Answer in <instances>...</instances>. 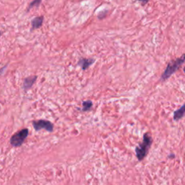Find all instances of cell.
<instances>
[{"label":"cell","mask_w":185,"mask_h":185,"mask_svg":"<svg viewBox=\"0 0 185 185\" xmlns=\"http://www.w3.org/2000/svg\"><path fill=\"white\" fill-rule=\"evenodd\" d=\"M152 144H153V138L150 133L146 132L144 134L142 142L139 143L135 148L136 157L139 161H142L147 156Z\"/></svg>","instance_id":"cell-1"},{"label":"cell","mask_w":185,"mask_h":185,"mask_svg":"<svg viewBox=\"0 0 185 185\" xmlns=\"http://www.w3.org/2000/svg\"><path fill=\"white\" fill-rule=\"evenodd\" d=\"M184 55L183 54L181 57L176 59V60L171 61L167 65L166 70H164L163 74L160 76V80L164 81L170 78L173 73H176L178 70L180 68V67L184 64Z\"/></svg>","instance_id":"cell-2"},{"label":"cell","mask_w":185,"mask_h":185,"mask_svg":"<svg viewBox=\"0 0 185 185\" xmlns=\"http://www.w3.org/2000/svg\"><path fill=\"white\" fill-rule=\"evenodd\" d=\"M29 134V130L28 129L25 128L22 129V130H19L18 132H17L16 133H15L12 137H11L10 142L11 145L15 148H17V147H20L21 145L23 144V142H25V139L27 138Z\"/></svg>","instance_id":"cell-3"},{"label":"cell","mask_w":185,"mask_h":185,"mask_svg":"<svg viewBox=\"0 0 185 185\" xmlns=\"http://www.w3.org/2000/svg\"><path fill=\"white\" fill-rule=\"evenodd\" d=\"M32 124L36 131H39L43 129L49 132H52L54 131V124L49 120H45V119L35 120L33 121Z\"/></svg>","instance_id":"cell-4"},{"label":"cell","mask_w":185,"mask_h":185,"mask_svg":"<svg viewBox=\"0 0 185 185\" xmlns=\"http://www.w3.org/2000/svg\"><path fill=\"white\" fill-rule=\"evenodd\" d=\"M37 80V76L36 75H31V76L27 77L24 79L23 81V88L24 91H28V90H30L32 86H33L34 83H36Z\"/></svg>","instance_id":"cell-5"},{"label":"cell","mask_w":185,"mask_h":185,"mask_svg":"<svg viewBox=\"0 0 185 185\" xmlns=\"http://www.w3.org/2000/svg\"><path fill=\"white\" fill-rule=\"evenodd\" d=\"M95 62L94 59H86V58H81L80 59L78 62V65L81 67L82 70H86L87 69L90 67V66L93 65Z\"/></svg>","instance_id":"cell-6"},{"label":"cell","mask_w":185,"mask_h":185,"mask_svg":"<svg viewBox=\"0 0 185 185\" xmlns=\"http://www.w3.org/2000/svg\"><path fill=\"white\" fill-rule=\"evenodd\" d=\"M44 17L43 16H38V17H34L31 20V31L41 28L43 25Z\"/></svg>","instance_id":"cell-7"},{"label":"cell","mask_w":185,"mask_h":185,"mask_svg":"<svg viewBox=\"0 0 185 185\" xmlns=\"http://www.w3.org/2000/svg\"><path fill=\"white\" fill-rule=\"evenodd\" d=\"M184 113H185V105L183 104L181 108H179V109H177V110L174 111V113H173V119H174L175 121H178L179 120V119H182L184 116Z\"/></svg>","instance_id":"cell-8"},{"label":"cell","mask_w":185,"mask_h":185,"mask_svg":"<svg viewBox=\"0 0 185 185\" xmlns=\"http://www.w3.org/2000/svg\"><path fill=\"white\" fill-rule=\"evenodd\" d=\"M93 107V102L90 100L88 101H83V108H82V111H88L91 110Z\"/></svg>","instance_id":"cell-9"},{"label":"cell","mask_w":185,"mask_h":185,"mask_svg":"<svg viewBox=\"0 0 185 185\" xmlns=\"http://www.w3.org/2000/svg\"><path fill=\"white\" fill-rule=\"evenodd\" d=\"M41 4V0H33L28 7L27 12H29V10L33 7H38Z\"/></svg>","instance_id":"cell-10"},{"label":"cell","mask_w":185,"mask_h":185,"mask_svg":"<svg viewBox=\"0 0 185 185\" xmlns=\"http://www.w3.org/2000/svg\"><path fill=\"white\" fill-rule=\"evenodd\" d=\"M106 14H107V12H105V13H104V12H102L100 13L99 15H98V17H99V19H103L106 17Z\"/></svg>","instance_id":"cell-11"},{"label":"cell","mask_w":185,"mask_h":185,"mask_svg":"<svg viewBox=\"0 0 185 185\" xmlns=\"http://www.w3.org/2000/svg\"><path fill=\"white\" fill-rule=\"evenodd\" d=\"M7 65H5L4 67H1V69H0V76H1V75H2L3 73H4V70H5V69L7 68Z\"/></svg>","instance_id":"cell-12"},{"label":"cell","mask_w":185,"mask_h":185,"mask_svg":"<svg viewBox=\"0 0 185 185\" xmlns=\"http://www.w3.org/2000/svg\"><path fill=\"white\" fill-rule=\"evenodd\" d=\"M137 1H140V2L142 3V4H146L149 1H150V0H137Z\"/></svg>","instance_id":"cell-13"},{"label":"cell","mask_w":185,"mask_h":185,"mask_svg":"<svg viewBox=\"0 0 185 185\" xmlns=\"http://www.w3.org/2000/svg\"><path fill=\"white\" fill-rule=\"evenodd\" d=\"M1 35H2V31H1V30H0V38H1Z\"/></svg>","instance_id":"cell-14"}]
</instances>
